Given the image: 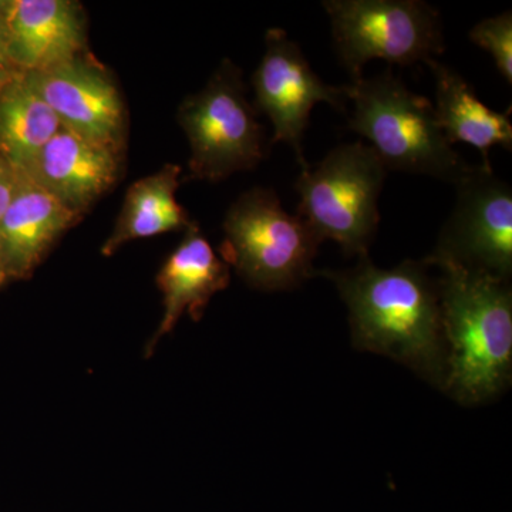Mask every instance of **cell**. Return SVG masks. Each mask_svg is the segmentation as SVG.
<instances>
[{
	"label": "cell",
	"instance_id": "cell-1",
	"mask_svg": "<svg viewBox=\"0 0 512 512\" xmlns=\"http://www.w3.org/2000/svg\"><path fill=\"white\" fill-rule=\"evenodd\" d=\"M423 261L379 268L369 255L348 271H316L336 285L348 306L353 346L409 366L444 389L447 346L439 284Z\"/></svg>",
	"mask_w": 512,
	"mask_h": 512
},
{
	"label": "cell",
	"instance_id": "cell-2",
	"mask_svg": "<svg viewBox=\"0 0 512 512\" xmlns=\"http://www.w3.org/2000/svg\"><path fill=\"white\" fill-rule=\"evenodd\" d=\"M424 259L441 271L437 284L447 346L443 390L467 406L488 402L511 382L510 282L447 259Z\"/></svg>",
	"mask_w": 512,
	"mask_h": 512
},
{
	"label": "cell",
	"instance_id": "cell-3",
	"mask_svg": "<svg viewBox=\"0 0 512 512\" xmlns=\"http://www.w3.org/2000/svg\"><path fill=\"white\" fill-rule=\"evenodd\" d=\"M355 104L348 128L369 141L387 171L427 175L456 185L471 165L448 143L434 104L387 69L346 84Z\"/></svg>",
	"mask_w": 512,
	"mask_h": 512
},
{
	"label": "cell",
	"instance_id": "cell-4",
	"mask_svg": "<svg viewBox=\"0 0 512 512\" xmlns=\"http://www.w3.org/2000/svg\"><path fill=\"white\" fill-rule=\"evenodd\" d=\"M389 171L369 144H340L303 168L296 215L320 242H338L346 256L369 255L380 224L379 198Z\"/></svg>",
	"mask_w": 512,
	"mask_h": 512
},
{
	"label": "cell",
	"instance_id": "cell-5",
	"mask_svg": "<svg viewBox=\"0 0 512 512\" xmlns=\"http://www.w3.org/2000/svg\"><path fill=\"white\" fill-rule=\"evenodd\" d=\"M221 258L258 291H289L316 275L322 242L271 188L244 192L225 214Z\"/></svg>",
	"mask_w": 512,
	"mask_h": 512
},
{
	"label": "cell",
	"instance_id": "cell-6",
	"mask_svg": "<svg viewBox=\"0 0 512 512\" xmlns=\"http://www.w3.org/2000/svg\"><path fill=\"white\" fill-rule=\"evenodd\" d=\"M333 45L352 82L370 60L397 66L437 60L446 49L439 10L421 0H326Z\"/></svg>",
	"mask_w": 512,
	"mask_h": 512
},
{
	"label": "cell",
	"instance_id": "cell-7",
	"mask_svg": "<svg viewBox=\"0 0 512 512\" xmlns=\"http://www.w3.org/2000/svg\"><path fill=\"white\" fill-rule=\"evenodd\" d=\"M178 123L190 143L195 180H227L254 170L266 156L264 127L247 99L242 72L231 60L220 64L201 92L183 101Z\"/></svg>",
	"mask_w": 512,
	"mask_h": 512
},
{
	"label": "cell",
	"instance_id": "cell-8",
	"mask_svg": "<svg viewBox=\"0 0 512 512\" xmlns=\"http://www.w3.org/2000/svg\"><path fill=\"white\" fill-rule=\"evenodd\" d=\"M456 204L430 259H447L510 282L512 190L493 168L471 165L456 185Z\"/></svg>",
	"mask_w": 512,
	"mask_h": 512
},
{
	"label": "cell",
	"instance_id": "cell-9",
	"mask_svg": "<svg viewBox=\"0 0 512 512\" xmlns=\"http://www.w3.org/2000/svg\"><path fill=\"white\" fill-rule=\"evenodd\" d=\"M265 46L261 63L252 76L255 107L272 121L271 146L288 144L303 170L309 165L303 151V136L313 106L328 103L332 109L345 113L346 89L323 82L313 72L301 46L289 39L284 29H269Z\"/></svg>",
	"mask_w": 512,
	"mask_h": 512
},
{
	"label": "cell",
	"instance_id": "cell-10",
	"mask_svg": "<svg viewBox=\"0 0 512 512\" xmlns=\"http://www.w3.org/2000/svg\"><path fill=\"white\" fill-rule=\"evenodd\" d=\"M25 76L62 127L121 151L126 110L119 87L103 67L82 56Z\"/></svg>",
	"mask_w": 512,
	"mask_h": 512
},
{
	"label": "cell",
	"instance_id": "cell-11",
	"mask_svg": "<svg viewBox=\"0 0 512 512\" xmlns=\"http://www.w3.org/2000/svg\"><path fill=\"white\" fill-rule=\"evenodd\" d=\"M120 154L60 127L23 173L82 217L116 183Z\"/></svg>",
	"mask_w": 512,
	"mask_h": 512
},
{
	"label": "cell",
	"instance_id": "cell-12",
	"mask_svg": "<svg viewBox=\"0 0 512 512\" xmlns=\"http://www.w3.org/2000/svg\"><path fill=\"white\" fill-rule=\"evenodd\" d=\"M5 29L9 55L22 73L50 69L86 53L82 8L70 0H10Z\"/></svg>",
	"mask_w": 512,
	"mask_h": 512
},
{
	"label": "cell",
	"instance_id": "cell-13",
	"mask_svg": "<svg viewBox=\"0 0 512 512\" xmlns=\"http://www.w3.org/2000/svg\"><path fill=\"white\" fill-rule=\"evenodd\" d=\"M229 282L227 262L217 255L198 225H192L158 272L164 311L156 332L148 339L146 357L153 355L158 343L173 332L184 315L200 320L212 296L227 289Z\"/></svg>",
	"mask_w": 512,
	"mask_h": 512
},
{
	"label": "cell",
	"instance_id": "cell-14",
	"mask_svg": "<svg viewBox=\"0 0 512 512\" xmlns=\"http://www.w3.org/2000/svg\"><path fill=\"white\" fill-rule=\"evenodd\" d=\"M79 220L80 215L18 171L15 197L0 220V261L10 281L29 278Z\"/></svg>",
	"mask_w": 512,
	"mask_h": 512
},
{
	"label": "cell",
	"instance_id": "cell-15",
	"mask_svg": "<svg viewBox=\"0 0 512 512\" xmlns=\"http://www.w3.org/2000/svg\"><path fill=\"white\" fill-rule=\"evenodd\" d=\"M434 77L437 121L448 143H466L476 147L483 165L491 167V147L512 150L510 111L498 113L478 99L476 90L453 67L430 60L427 63Z\"/></svg>",
	"mask_w": 512,
	"mask_h": 512
},
{
	"label": "cell",
	"instance_id": "cell-16",
	"mask_svg": "<svg viewBox=\"0 0 512 512\" xmlns=\"http://www.w3.org/2000/svg\"><path fill=\"white\" fill-rule=\"evenodd\" d=\"M181 167L164 165L157 173L130 185L123 207L110 237L101 247V255L111 256L128 242L156 237L171 231L191 228L187 211L177 201Z\"/></svg>",
	"mask_w": 512,
	"mask_h": 512
},
{
	"label": "cell",
	"instance_id": "cell-17",
	"mask_svg": "<svg viewBox=\"0 0 512 512\" xmlns=\"http://www.w3.org/2000/svg\"><path fill=\"white\" fill-rule=\"evenodd\" d=\"M62 124L55 111L19 73L0 90V156L25 171Z\"/></svg>",
	"mask_w": 512,
	"mask_h": 512
},
{
	"label": "cell",
	"instance_id": "cell-18",
	"mask_svg": "<svg viewBox=\"0 0 512 512\" xmlns=\"http://www.w3.org/2000/svg\"><path fill=\"white\" fill-rule=\"evenodd\" d=\"M470 40L493 56L501 76L512 84V13L481 20L470 30Z\"/></svg>",
	"mask_w": 512,
	"mask_h": 512
},
{
	"label": "cell",
	"instance_id": "cell-19",
	"mask_svg": "<svg viewBox=\"0 0 512 512\" xmlns=\"http://www.w3.org/2000/svg\"><path fill=\"white\" fill-rule=\"evenodd\" d=\"M16 188H18V171L5 157L0 156V220L15 197Z\"/></svg>",
	"mask_w": 512,
	"mask_h": 512
},
{
	"label": "cell",
	"instance_id": "cell-20",
	"mask_svg": "<svg viewBox=\"0 0 512 512\" xmlns=\"http://www.w3.org/2000/svg\"><path fill=\"white\" fill-rule=\"evenodd\" d=\"M19 72L9 55L8 37H6L5 19H0V90L15 79Z\"/></svg>",
	"mask_w": 512,
	"mask_h": 512
},
{
	"label": "cell",
	"instance_id": "cell-21",
	"mask_svg": "<svg viewBox=\"0 0 512 512\" xmlns=\"http://www.w3.org/2000/svg\"><path fill=\"white\" fill-rule=\"evenodd\" d=\"M10 281L8 274H6L5 268H3L2 261H0V288L3 285L8 284Z\"/></svg>",
	"mask_w": 512,
	"mask_h": 512
},
{
	"label": "cell",
	"instance_id": "cell-22",
	"mask_svg": "<svg viewBox=\"0 0 512 512\" xmlns=\"http://www.w3.org/2000/svg\"><path fill=\"white\" fill-rule=\"evenodd\" d=\"M10 5V0H6V2H2L0 0V19H6V13H8Z\"/></svg>",
	"mask_w": 512,
	"mask_h": 512
}]
</instances>
